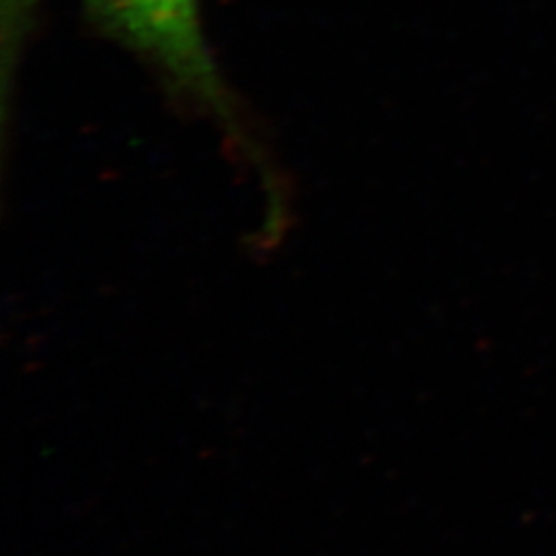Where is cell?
<instances>
[{
    "mask_svg": "<svg viewBox=\"0 0 556 556\" xmlns=\"http://www.w3.org/2000/svg\"><path fill=\"white\" fill-rule=\"evenodd\" d=\"M116 38L155 62L181 89L227 112L202 34V0H85Z\"/></svg>",
    "mask_w": 556,
    "mask_h": 556,
    "instance_id": "cell-1",
    "label": "cell"
}]
</instances>
